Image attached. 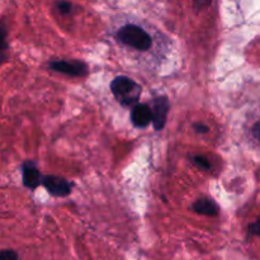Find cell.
Returning <instances> with one entry per match:
<instances>
[{
	"label": "cell",
	"mask_w": 260,
	"mask_h": 260,
	"mask_svg": "<svg viewBox=\"0 0 260 260\" xmlns=\"http://www.w3.org/2000/svg\"><path fill=\"white\" fill-rule=\"evenodd\" d=\"M131 121L139 128H144V127L149 126L150 122L152 121L151 108L147 104L137 103L131 112Z\"/></svg>",
	"instance_id": "obj_6"
},
{
	"label": "cell",
	"mask_w": 260,
	"mask_h": 260,
	"mask_svg": "<svg viewBox=\"0 0 260 260\" xmlns=\"http://www.w3.org/2000/svg\"><path fill=\"white\" fill-rule=\"evenodd\" d=\"M117 37L126 46L139 51H147L152 45V40L144 28L135 24H127L119 28Z\"/></svg>",
	"instance_id": "obj_2"
},
{
	"label": "cell",
	"mask_w": 260,
	"mask_h": 260,
	"mask_svg": "<svg viewBox=\"0 0 260 260\" xmlns=\"http://www.w3.org/2000/svg\"><path fill=\"white\" fill-rule=\"evenodd\" d=\"M249 233H250L251 235L259 236L260 238V217L255 221V222L249 225Z\"/></svg>",
	"instance_id": "obj_13"
},
{
	"label": "cell",
	"mask_w": 260,
	"mask_h": 260,
	"mask_svg": "<svg viewBox=\"0 0 260 260\" xmlns=\"http://www.w3.org/2000/svg\"><path fill=\"white\" fill-rule=\"evenodd\" d=\"M193 210H194L197 213H200V215H205V216L218 215V206L216 205V202H213L212 200H208V198L198 200L197 202L193 205Z\"/></svg>",
	"instance_id": "obj_8"
},
{
	"label": "cell",
	"mask_w": 260,
	"mask_h": 260,
	"mask_svg": "<svg viewBox=\"0 0 260 260\" xmlns=\"http://www.w3.org/2000/svg\"><path fill=\"white\" fill-rule=\"evenodd\" d=\"M169 101L167 96H157L154 99L151 104V113H152V124L156 131L164 128L165 122H167L168 112H169Z\"/></svg>",
	"instance_id": "obj_4"
},
{
	"label": "cell",
	"mask_w": 260,
	"mask_h": 260,
	"mask_svg": "<svg viewBox=\"0 0 260 260\" xmlns=\"http://www.w3.org/2000/svg\"><path fill=\"white\" fill-rule=\"evenodd\" d=\"M48 68L53 71H57V73H61V74H66V75H70V76H83L88 73L86 66L84 65L83 62L76 60L51 61V62L48 63Z\"/></svg>",
	"instance_id": "obj_3"
},
{
	"label": "cell",
	"mask_w": 260,
	"mask_h": 260,
	"mask_svg": "<svg viewBox=\"0 0 260 260\" xmlns=\"http://www.w3.org/2000/svg\"><path fill=\"white\" fill-rule=\"evenodd\" d=\"M0 260H19V256L14 250H2L0 251Z\"/></svg>",
	"instance_id": "obj_10"
},
{
	"label": "cell",
	"mask_w": 260,
	"mask_h": 260,
	"mask_svg": "<svg viewBox=\"0 0 260 260\" xmlns=\"http://www.w3.org/2000/svg\"><path fill=\"white\" fill-rule=\"evenodd\" d=\"M41 183L48 190L50 194L56 196V197H66L71 193V183H69L63 178L56 177V175H47V177L42 178Z\"/></svg>",
	"instance_id": "obj_5"
},
{
	"label": "cell",
	"mask_w": 260,
	"mask_h": 260,
	"mask_svg": "<svg viewBox=\"0 0 260 260\" xmlns=\"http://www.w3.org/2000/svg\"><path fill=\"white\" fill-rule=\"evenodd\" d=\"M253 135L256 140L260 142V121L256 122L253 127Z\"/></svg>",
	"instance_id": "obj_15"
},
{
	"label": "cell",
	"mask_w": 260,
	"mask_h": 260,
	"mask_svg": "<svg viewBox=\"0 0 260 260\" xmlns=\"http://www.w3.org/2000/svg\"><path fill=\"white\" fill-rule=\"evenodd\" d=\"M56 7H57L58 12L62 13V14H69L71 12V4L65 0H60V2L56 3Z\"/></svg>",
	"instance_id": "obj_11"
},
{
	"label": "cell",
	"mask_w": 260,
	"mask_h": 260,
	"mask_svg": "<svg viewBox=\"0 0 260 260\" xmlns=\"http://www.w3.org/2000/svg\"><path fill=\"white\" fill-rule=\"evenodd\" d=\"M111 90L117 101L123 107H132L139 103L141 86L127 76H117L111 83Z\"/></svg>",
	"instance_id": "obj_1"
},
{
	"label": "cell",
	"mask_w": 260,
	"mask_h": 260,
	"mask_svg": "<svg viewBox=\"0 0 260 260\" xmlns=\"http://www.w3.org/2000/svg\"><path fill=\"white\" fill-rule=\"evenodd\" d=\"M194 128L196 131L200 132V134H206V132H208V127L203 126V124H194Z\"/></svg>",
	"instance_id": "obj_16"
},
{
	"label": "cell",
	"mask_w": 260,
	"mask_h": 260,
	"mask_svg": "<svg viewBox=\"0 0 260 260\" xmlns=\"http://www.w3.org/2000/svg\"><path fill=\"white\" fill-rule=\"evenodd\" d=\"M7 28H5L3 23H0V63L5 60V51H7Z\"/></svg>",
	"instance_id": "obj_9"
},
{
	"label": "cell",
	"mask_w": 260,
	"mask_h": 260,
	"mask_svg": "<svg viewBox=\"0 0 260 260\" xmlns=\"http://www.w3.org/2000/svg\"><path fill=\"white\" fill-rule=\"evenodd\" d=\"M41 180H42V177H41L35 162H24V165H23V183H24L25 187L36 189L41 184Z\"/></svg>",
	"instance_id": "obj_7"
},
{
	"label": "cell",
	"mask_w": 260,
	"mask_h": 260,
	"mask_svg": "<svg viewBox=\"0 0 260 260\" xmlns=\"http://www.w3.org/2000/svg\"><path fill=\"white\" fill-rule=\"evenodd\" d=\"M193 161H194L196 164L198 165V167L202 168V169H206V170L211 169L210 161H208V160L206 159V157H203V156H194V157H193Z\"/></svg>",
	"instance_id": "obj_12"
},
{
	"label": "cell",
	"mask_w": 260,
	"mask_h": 260,
	"mask_svg": "<svg viewBox=\"0 0 260 260\" xmlns=\"http://www.w3.org/2000/svg\"><path fill=\"white\" fill-rule=\"evenodd\" d=\"M211 2H212V0H196V8L203 9V8H206L207 5H210Z\"/></svg>",
	"instance_id": "obj_14"
}]
</instances>
